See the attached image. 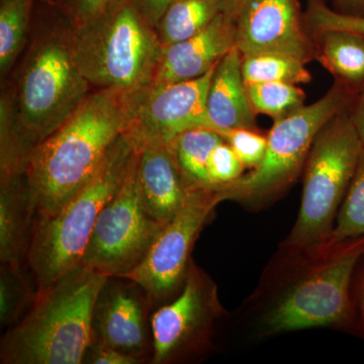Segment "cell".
<instances>
[{
	"label": "cell",
	"instance_id": "4",
	"mask_svg": "<svg viewBox=\"0 0 364 364\" xmlns=\"http://www.w3.org/2000/svg\"><path fill=\"white\" fill-rule=\"evenodd\" d=\"M109 279L81 265L38 289L28 312L2 338L1 363H82L92 345L95 306Z\"/></svg>",
	"mask_w": 364,
	"mask_h": 364
},
{
	"label": "cell",
	"instance_id": "2",
	"mask_svg": "<svg viewBox=\"0 0 364 364\" xmlns=\"http://www.w3.org/2000/svg\"><path fill=\"white\" fill-rule=\"evenodd\" d=\"M91 90L74 53L73 26L56 2L37 0L28 43L0 95L28 155Z\"/></svg>",
	"mask_w": 364,
	"mask_h": 364
},
{
	"label": "cell",
	"instance_id": "31",
	"mask_svg": "<svg viewBox=\"0 0 364 364\" xmlns=\"http://www.w3.org/2000/svg\"><path fill=\"white\" fill-rule=\"evenodd\" d=\"M350 304L352 335L364 341V251L352 272Z\"/></svg>",
	"mask_w": 364,
	"mask_h": 364
},
{
	"label": "cell",
	"instance_id": "30",
	"mask_svg": "<svg viewBox=\"0 0 364 364\" xmlns=\"http://www.w3.org/2000/svg\"><path fill=\"white\" fill-rule=\"evenodd\" d=\"M65 14L73 28L109 13L124 0H53Z\"/></svg>",
	"mask_w": 364,
	"mask_h": 364
},
{
	"label": "cell",
	"instance_id": "26",
	"mask_svg": "<svg viewBox=\"0 0 364 364\" xmlns=\"http://www.w3.org/2000/svg\"><path fill=\"white\" fill-rule=\"evenodd\" d=\"M35 296L21 267L1 264L0 272V323L16 324Z\"/></svg>",
	"mask_w": 364,
	"mask_h": 364
},
{
	"label": "cell",
	"instance_id": "19",
	"mask_svg": "<svg viewBox=\"0 0 364 364\" xmlns=\"http://www.w3.org/2000/svg\"><path fill=\"white\" fill-rule=\"evenodd\" d=\"M317 59L336 81L352 92L364 87V36L346 31L329 30L312 33Z\"/></svg>",
	"mask_w": 364,
	"mask_h": 364
},
{
	"label": "cell",
	"instance_id": "22",
	"mask_svg": "<svg viewBox=\"0 0 364 364\" xmlns=\"http://www.w3.org/2000/svg\"><path fill=\"white\" fill-rule=\"evenodd\" d=\"M37 0H0V77H9L25 50Z\"/></svg>",
	"mask_w": 364,
	"mask_h": 364
},
{
	"label": "cell",
	"instance_id": "33",
	"mask_svg": "<svg viewBox=\"0 0 364 364\" xmlns=\"http://www.w3.org/2000/svg\"><path fill=\"white\" fill-rule=\"evenodd\" d=\"M171 0H132L146 21L155 28Z\"/></svg>",
	"mask_w": 364,
	"mask_h": 364
},
{
	"label": "cell",
	"instance_id": "14",
	"mask_svg": "<svg viewBox=\"0 0 364 364\" xmlns=\"http://www.w3.org/2000/svg\"><path fill=\"white\" fill-rule=\"evenodd\" d=\"M235 36L236 21L222 13L193 37L163 46L150 85H170L205 75L233 49Z\"/></svg>",
	"mask_w": 364,
	"mask_h": 364
},
{
	"label": "cell",
	"instance_id": "35",
	"mask_svg": "<svg viewBox=\"0 0 364 364\" xmlns=\"http://www.w3.org/2000/svg\"><path fill=\"white\" fill-rule=\"evenodd\" d=\"M333 2L338 13L364 18V0H333Z\"/></svg>",
	"mask_w": 364,
	"mask_h": 364
},
{
	"label": "cell",
	"instance_id": "6",
	"mask_svg": "<svg viewBox=\"0 0 364 364\" xmlns=\"http://www.w3.org/2000/svg\"><path fill=\"white\" fill-rule=\"evenodd\" d=\"M74 53L92 90L114 88L133 97L152 82L163 46L132 0L73 28Z\"/></svg>",
	"mask_w": 364,
	"mask_h": 364
},
{
	"label": "cell",
	"instance_id": "25",
	"mask_svg": "<svg viewBox=\"0 0 364 364\" xmlns=\"http://www.w3.org/2000/svg\"><path fill=\"white\" fill-rule=\"evenodd\" d=\"M331 236L335 239L364 236V146Z\"/></svg>",
	"mask_w": 364,
	"mask_h": 364
},
{
	"label": "cell",
	"instance_id": "8",
	"mask_svg": "<svg viewBox=\"0 0 364 364\" xmlns=\"http://www.w3.org/2000/svg\"><path fill=\"white\" fill-rule=\"evenodd\" d=\"M350 107L328 121L314 140L304 167L298 218L282 244L306 245L331 237L364 146Z\"/></svg>",
	"mask_w": 364,
	"mask_h": 364
},
{
	"label": "cell",
	"instance_id": "1",
	"mask_svg": "<svg viewBox=\"0 0 364 364\" xmlns=\"http://www.w3.org/2000/svg\"><path fill=\"white\" fill-rule=\"evenodd\" d=\"M364 236L279 244L242 306L248 335L263 340L327 328L352 335L350 282Z\"/></svg>",
	"mask_w": 364,
	"mask_h": 364
},
{
	"label": "cell",
	"instance_id": "15",
	"mask_svg": "<svg viewBox=\"0 0 364 364\" xmlns=\"http://www.w3.org/2000/svg\"><path fill=\"white\" fill-rule=\"evenodd\" d=\"M93 333L100 343L141 360L147 349V325L145 304L135 289L105 284L95 306Z\"/></svg>",
	"mask_w": 364,
	"mask_h": 364
},
{
	"label": "cell",
	"instance_id": "17",
	"mask_svg": "<svg viewBox=\"0 0 364 364\" xmlns=\"http://www.w3.org/2000/svg\"><path fill=\"white\" fill-rule=\"evenodd\" d=\"M207 114L215 131L258 130L242 74V56L234 47L215 66L207 97Z\"/></svg>",
	"mask_w": 364,
	"mask_h": 364
},
{
	"label": "cell",
	"instance_id": "20",
	"mask_svg": "<svg viewBox=\"0 0 364 364\" xmlns=\"http://www.w3.org/2000/svg\"><path fill=\"white\" fill-rule=\"evenodd\" d=\"M224 13L223 0H171L155 31L162 46L193 37Z\"/></svg>",
	"mask_w": 364,
	"mask_h": 364
},
{
	"label": "cell",
	"instance_id": "34",
	"mask_svg": "<svg viewBox=\"0 0 364 364\" xmlns=\"http://www.w3.org/2000/svg\"><path fill=\"white\" fill-rule=\"evenodd\" d=\"M351 119L364 145V87L356 95L350 107Z\"/></svg>",
	"mask_w": 364,
	"mask_h": 364
},
{
	"label": "cell",
	"instance_id": "13",
	"mask_svg": "<svg viewBox=\"0 0 364 364\" xmlns=\"http://www.w3.org/2000/svg\"><path fill=\"white\" fill-rule=\"evenodd\" d=\"M235 47L242 57L279 52L306 63L317 58L299 0H248L236 20Z\"/></svg>",
	"mask_w": 364,
	"mask_h": 364
},
{
	"label": "cell",
	"instance_id": "5",
	"mask_svg": "<svg viewBox=\"0 0 364 364\" xmlns=\"http://www.w3.org/2000/svg\"><path fill=\"white\" fill-rule=\"evenodd\" d=\"M136 153L123 134L82 191L56 214L36 219L26 259L39 289L81 267L98 215L124 183Z\"/></svg>",
	"mask_w": 364,
	"mask_h": 364
},
{
	"label": "cell",
	"instance_id": "27",
	"mask_svg": "<svg viewBox=\"0 0 364 364\" xmlns=\"http://www.w3.org/2000/svg\"><path fill=\"white\" fill-rule=\"evenodd\" d=\"M306 30L312 33L324 31H346L364 36L363 16H349L329 9L325 0H308L304 13Z\"/></svg>",
	"mask_w": 364,
	"mask_h": 364
},
{
	"label": "cell",
	"instance_id": "18",
	"mask_svg": "<svg viewBox=\"0 0 364 364\" xmlns=\"http://www.w3.org/2000/svg\"><path fill=\"white\" fill-rule=\"evenodd\" d=\"M35 214L26 172L0 176V261L21 267L26 257Z\"/></svg>",
	"mask_w": 364,
	"mask_h": 364
},
{
	"label": "cell",
	"instance_id": "7",
	"mask_svg": "<svg viewBox=\"0 0 364 364\" xmlns=\"http://www.w3.org/2000/svg\"><path fill=\"white\" fill-rule=\"evenodd\" d=\"M355 93L336 81L324 97L274 122L262 162L237 181L217 186L226 200L253 212L277 202L304 171L316 136L328 121L348 109Z\"/></svg>",
	"mask_w": 364,
	"mask_h": 364
},
{
	"label": "cell",
	"instance_id": "3",
	"mask_svg": "<svg viewBox=\"0 0 364 364\" xmlns=\"http://www.w3.org/2000/svg\"><path fill=\"white\" fill-rule=\"evenodd\" d=\"M130 112L131 98L122 91L92 90L56 131L33 148L26 176L35 219L56 214L82 191L128 130Z\"/></svg>",
	"mask_w": 364,
	"mask_h": 364
},
{
	"label": "cell",
	"instance_id": "11",
	"mask_svg": "<svg viewBox=\"0 0 364 364\" xmlns=\"http://www.w3.org/2000/svg\"><path fill=\"white\" fill-rule=\"evenodd\" d=\"M224 314L217 284L191 260L181 293L151 318L152 363H176L207 349Z\"/></svg>",
	"mask_w": 364,
	"mask_h": 364
},
{
	"label": "cell",
	"instance_id": "9",
	"mask_svg": "<svg viewBox=\"0 0 364 364\" xmlns=\"http://www.w3.org/2000/svg\"><path fill=\"white\" fill-rule=\"evenodd\" d=\"M138 157L139 150L124 183L98 215L81 264L112 279L138 267L162 229L144 207Z\"/></svg>",
	"mask_w": 364,
	"mask_h": 364
},
{
	"label": "cell",
	"instance_id": "12",
	"mask_svg": "<svg viewBox=\"0 0 364 364\" xmlns=\"http://www.w3.org/2000/svg\"><path fill=\"white\" fill-rule=\"evenodd\" d=\"M215 66L200 77L149 85L130 97V119L126 133L136 148L150 144H170L182 132L191 129H213L208 119L207 97Z\"/></svg>",
	"mask_w": 364,
	"mask_h": 364
},
{
	"label": "cell",
	"instance_id": "29",
	"mask_svg": "<svg viewBox=\"0 0 364 364\" xmlns=\"http://www.w3.org/2000/svg\"><path fill=\"white\" fill-rule=\"evenodd\" d=\"M245 169L246 167L231 146L223 141L215 146L208 159V181L212 186L230 183L240 178Z\"/></svg>",
	"mask_w": 364,
	"mask_h": 364
},
{
	"label": "cell",
	"instance_id": "36",
	"mask_svg": "<svg viewBox=\"0 0 364 364\" xmlns=\"http://www.w3.org/2000/svg\"><path fill=\"white\" fill-rule=\"evenodd\" d=\"M223 1H224V14L236 21L248 0H223Z\"/></svg>",
	"mask_w": 364,
	"mask_h": 364
},
{
	"label": "cell",
	"instance_id": "16",
	"mask_svg": "<svg viewBox=\"0 0 364 364\" xmlns=\"http://www.w3.org/2000/svg\"><path fill=\"white\" fill-rule=\"evenodd\" d=\"M138 150L136 170L144 207L163 228L183 205L188 188L182 181L170 144H150Z\"/></svg>",
	"mask_w": 364,
	"mask_h": 364
},
{
	"label": "cell",
	"instance_id": "23",
	"mask_svg": "<svg viewBox=\"0 0 364 364\" xmlns=\"http://www.w3.org/2000/svg\"><path fill=\"white\" fill-rule=\"evenodd\" d=\"M242 74L245 85L286 82L298 85L312 80L306 62L279 52H263L242 57Z\"/></svg>",
	"mask_w": 364,
	"mask_h": 364
},
{
	"label": "cell",
	"instance_id": "21",
	"mask_svg": "<svg viewBox=\"0 0 364 364\" xmlns=\"http://www.w3.org/2000/svg\"><path fill=\"white\" fill-rule=\"evenodd\" d=\"M223 141V136L213 129L195 128L182 132L170 143L186 188L212 186L208 176V159Z\"/></svg>",
	"mask_w": 364,
	"mask_h": 364
},
{
	"label": "cell",
	"instance_id": "32",
	"mask_svg": "<svg viewBox=\"0 0 364 364\" xmlns=\"http://www.w3.org/2000/svg\"><path fill=\"white\" fill-rule=\"evenodd\" d=\"M140 359L112 347L98 343L90 354L88 363L95 364H136Z\"/></svg>",
	"mask_w": 364,
	"mask_h": 364
},
{
	"label": "cell",
	"instance_id": "10",
	"mask_svg": "<svg viewBox=\"0 0 364 364\" xmlns=\"http://www.w3.org/2000/svg\"><path fill=\"white\" fill-rule=\"evenodd\" d=\"M225 196L217 186L188 188L176 217L160 230L140 264L121 279L140 287L150 298L164 301L183 287L196 238Z\"/></svg>",
	"mask_w": 364,
	"mask_h": 364
},
{
	"label": "cell",
	"instance_id": "24",
	"mask_svg": "<svg viewBox=\"0 0 364 364\" xmlns=\"http://www.w3.org/2000/svg\"><path fill=\"white\" fill-rule=\"evenodd\" d=\"M246 88L255 114H267L274 122L305 105L306 93L296 85L286 82L251 83L246 85Z\"/></svg>",
	"mask_w": 364,
	"mask_h": 364
},
{
	"label": "cell",
	"instance_id": "28",
	"mask_svg": "<svg viewBox=\"0 0 364 364\" xmlns=\"http://www.w3.org/2000/svg\"><path fill=\"white\" fill-rule=\"evenodd\" d=\"M218 133L231 146L246 168H256L262 162L267 151V136L262 135L259 130L233 129Z\"/></svg>",
	"mask_w": 364,
	"mask_h": 364
}]
</instances>
